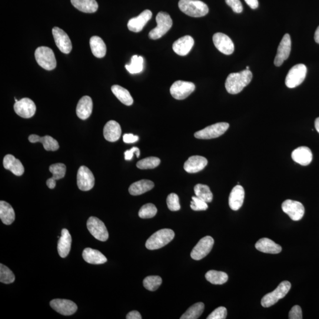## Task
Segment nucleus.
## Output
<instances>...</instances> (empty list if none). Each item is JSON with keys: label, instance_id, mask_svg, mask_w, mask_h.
Wrapping results in <instances>:
<instances>
[{"label": "nucleus", "instance_id": "8", "mask_svg": "<svg viewBox=\"0 0 319 319\" xmlns=\"http://www.w3.org/2000/svg\"><path fill=\"white\" fill-rule=\"evenodd\" d=\"M229 127V124L227 122H218L195 132V137L204 139L218 138L223 135Z\"/></svg>", "mask_w": 319, "mask_h": 319}, {"label": "nucleus", "instance_id": "12", "mask_svg": "<svg viewBox=\"0 0 319 319\" xmlns=\"http://www.w3.org/2000/svg\"><path fill=\"white\" fill-rule=\"evenodd\" d=\"M95 178L92 172L86 166L79 168L77 174V185L80 190L88 191L94 188Z\"/></svg>", "mask_w": 319, "mask_h": 319}, {"label": "nucleus", "instance_id": "27", "mask_svg": "<svg viewBox=\"0 0 319 319\" xmlns=\"http://www.w3.org/2000/svg\"><path fill=\"white\" fill-rule=\"evenodd\" d=\"M255 248L257 250L267 254H277L282 251L280 245L267 238H261L258 240L255 244Z\"/></svg>", "mask_w": 319, "mask_h": 319}, {"label": "nucleus", "instance_id": "39", "mask_svg": "<svg viewBox=\"0 0 319 319\" xmlns=\"http://www.w3.org/2000/svg\"><path fill=\"white\" fill-rule=\"evenodd\" d=\"M194 191L196 196L202 200L207 203L212 201L213 194L208 186L198 184L195 186Z\"/></svg>", "mask_w": 319, "mask_h": 319}, {"label": "nucleus", "instance_id": "3", "mask_svg": "<svg viewBox=\"0 0 319 319\" xmlns=\"http://www.w3.org/2000/svg\"><path fill=\"white\" fill-rule=\"evenodd\" d=\"M175 232L170 229H163L149 237L145 243V247L149 250H158L165 247L174 239Z\"/></svg>", "mask_w": 319, "mask_h": 319}, {"label": "nucleus", "instance_id": "5", "mask_svg": "<svg viewBox=\"0 0 319 319\" xmlns=\"http://www.w3.org/2000/svg\"><path fill=\"white\" fill-rule=\"evenodd\" d=\"M291 283L284 281L279 284L275 290L264 295L261 300V305L264 307H270L277 303L279 300L284 298L291 288Z\"/></svg>", "mask_w": 319, "mask_h": 319}, {"label": "nucleus", "instance_id": "4", "mask_svg": "<svg viewBox=\"0 0 319 319\" xmlns=\"http://www.w3.org/2000/svg\"><path fill=\"white\" fill-rule=\"evenodd\" d=\"M157 27L149 33V38L157 40L161 38L167 33L173 25V21L170 15L166 12H159L156 16Z\"/></svg>", "mask_w": 319, "mask_h": 319}, {"label": "nucleus", "instance_id": "20", "mask_svg": "<svg viewBox=\"0 0 319 319\" xmlns=\"http://www.w3.org/2000/svg\"><path fill=\"white\" fill-rule=\"evenodd\" d=\"M208 165V160L200 155L189 157L184 165V169L189 174H196L204 169Z\"/></svg>", "mask_w": 319, "mask_h": 319}, {"label": "nucleus", "instance_id": "52", "mask_svg": "<svg viewBox=\"0 0 319 319\" xmlns=\"http://www.w3.org/2000/svg\"><path fill=\"white\" fill-rule=\"evenodd\" d=\"M127 319H141L142 317L140 313L138 311H131L129 312L126 316Z\"/></svg>", "mask_w": 319, "mask_h": 319}, {"label": "nucleus", "instance_id": "34", "mask_svg": "<svg viewBox=\"0 0 319 319\" xmlns=\"http://www.w3.org/2000/svg\"><path fill=\"white\" fill-rule=\"evenodd\" d=\"M76 9L86 13H93L98 11V5L96 0H71Z\"/></svg>", "mask_w": 319, "mask_h": 319}, {"label": "nucleus", "instance_id": "47", "mask_svg": "<svg viewBox=\"0 0 319 319\" xmlns=\"http://www.w3.org/2000/svg\"><path fill=\"white\" fill-rule=\"evenodd\" d=\"M227 310L224 307H219L208 315L207 319H225L227 318Z\"/></svg>", "mask_w": 319, "mask_h": 319}, {"label": "nucleus", "instance_id": "17", "mask_svg": "<svg viewBox=\"0 0 319 319\" xmlns=\"http://www.w3.org/2000/svg\"><path fill=\"white\" fill-rule=\"evenodd\" d=\"M213 42L218 51L225 55H231L234 52L233 42L224 33H215L213 36Z\"/></svg>", "mask_w": 319, "mask_h": 319}, {"label": "nucleus", "instance_id": "13", "mask_svg": "<svg viewBox=\"0 0 319 319\" xmlns=\"http://www.w3.org/2000/svg\"><path fill=\"white\" fill-rule=\"evenodd\" d=\"M282 210L294 221L301 220L305 211L304 206L301 203L290 199L282 203Z\"/></svg>", "mask_w": 319, "mask_h": 319}, {"label": "nucleus", "instance_id": "26", "mask_svg": "<svg viewBox=\"0 0 319 319\" xmlns=\"http://www.w3.org/2000/svg\"><path fill=\"white\" fill-rule=\"evenodd\" d=\"M121 135L120 125L115 121H109L104 126V136L106 140L115 142L118 140Z\"/></svg>", "mask_w": 319, "mask_h": 319}, {"label": "nucleus", "instance_id": "46", "mask_svg": "<svg viewBox=\"0 0 319 319\" xmlns=\"http://www.w3.org/2000/svg\"><path fill=\"white\" fill-rule=\"evenodd\" d=\"M191 208L195 211H206L208 208L207 203L197 197H193Z\"/></svg>", "mask_w": 319, "mask_h": 319}, {"label": "nucleus", "instance_id": "48", "mask_svg": "<svg viewBox=\"0 0 319 319\" xmlns=\"http://www.w3.org/2000/svg\"><path fill=\"white\" fill-rule=\"evenodd\" d=\"M225 2L235 13H241L243 11L240 0H225Z\"/></svg>", "mask_w": 319, "mask_h": 319}, {"label": "nucleus", "instance_id": "24", "mask_svg": "<svg viewBox=\"0 0 319 319\" xmlns=\"http://www.w3.org/2000/svg\"><path fill=\"white\" fill-rule=\"evenodd\" d=\"M93 109V102L90 96H84L80 99L76 107V114L83 120L90 117Z\"/></svg>", "mask_w": 319, "mask_h": 319}, {"label": "nucleus", "instance_id": "6", "mask_svg": "<svg viewBox=\"0 0 319 319\" xmlns=\"http://www.w3.org/2000/svg\"><path fill=\"white\" fill-rule=\"evenodd\" d=\"M35 58L39 66L42 68L52 71L56 67V60L55 53L51 48L41 46L35 51Z\"/></svg>", "mask_w": 319, "mask_h": 319}, {"label": "nucleus", "instance_id": "31", "mask_svg": "<svg viewBox=\"0 0 319 319\" xmlns=\"http://www.w3.org/2000/svg\"><path fill=\"white\" fill-rule=\"evenodd\" d=\"M82 257L86 262L91 264H102L107 261V258L100 251L90 248L85 249Z\"/></svg>", "mask_w": 319, "mask_h": 319}, {"label": "nucleus", "instance_id": "11", "mask_svg": "<svg viewBox=\"0 0 319 319\" xmlns=\"http://www.w3.org/2000/svg\"><path fill=\"white\" fill-rule=\"evenodd\" d=\"M214 240L210 236L202 238L193 249L191 256L195 260H201L208 255L212 250Z\"/></svg>", "mask_w": 319, "mask_h": 319}, {"label": "nucleus", "instance_id": "36", "mask_svg": "<svg viewBox=\"0 0 319 319\" xmlns=\"http://www.w3.org/2000/svg\"><path fill=\"white\" fill-rule=\"evenodd\" d=\"M111 91L122 104L127 106H130L133 104L134 101L127 89L121 86L115 85L112 86Z\"/></svg>", "mask_w": 319, "mask_h": 319}, {"label": "nucleus", "instance_id": "43", "mask_svg": "<svg viewBox=\"0 0 319 319\" xmlns=\"http://www.w3.org/2000/svg\"><path fill=\"white\" fill-rule=\"evenodd\" d=\"M15 281V275L10 268L0 264V281L5 284H11Z\"/></svg>", "mask_w": 319, "mask_h": 319}, {"label": "nucleus", "instance_id": "33", "mask_svg": "<svg viewBox=\"0 0 319 319\" xmlns=\"http://www.w3.org/2000/svg\"><path fill=\"white\" fill-rule=\"evenodd\" d=\"M154 187L153 182L148 180H141L132 184L129 188V192L132 196H138L151 191Z\"/></svg>", "mask_w": 319, "mask_h": 319}, {"label": "nucleus", "instance_id": "56", "mask_svg": "<svg viewBox=\"0 0 319 319\" xmlns=\"http://www.w3.org/2000/svg\"><path fill=\"white\" fill-rule=\"evenodd\" d=\"M249 69H250V68H249V66H247V68H246V70H249Z\"/></svg>", "mask_w": 319, "mask_h": 319}, {"label": "nucleus", "instance_id": "19", "mask_svg": "<svg viewBox=\"0 0 319 319\" xmlns=\"http://www.w3.org/2000/svg\"><path fill=\"white\" fill-rule=\"evenodd\" d=\"M151 18V12L149 10H145L138 16L129 20L127 25L128 28L133 32H141Z\"/></svg>", "mask_w": 319, "mask_h": 319}, {"label": "nucleus", "instance_id": "15", "mask_svg": "<svg viewBox=\"0 0 319 319\" xmlns=\"http://www.w3.org/2000/svg\"><path fill=\"white\" fill-rule=\"evenodd\" d=\"M53 38L58 49L65 54H69L72 49V44L71 39L62 29L55 27L52 29Z\"/></svg>", "mask_w": 319, "mask_h": 319}, {"label": "nucleus", "instance_id": "35", "mask_svg": "<svg viewBox=\"0 0 319 319\" xmlns=\"http://www.w3.org/2000/svg\"><path fill=\"white\" fill-rule=\"evenodd\" d=\"M91 51L95 57L104 58L106 53V46L103 40L98 36H93L89 41Z\"/></svg>", "mask_w": 319, "mask_h": 319}, {"label": "nucleus", "instance_id": "10", "mask_svg": "<svg viewBox=\"0 0 319 319\" xmlns=\"http://www.w3.org/2000/svg\"><path fill=\"white\" fill-rule=\"evenodd\" d=\"M194 83L183 81H178L171 86L170 91L173 97L178 100H182L188 98L195 91Z\"/></svg>", "mask_w": 319, "mask_h": 319}, {"label": "nucleus", "instance_id": "37", "mask_svg": "<svg viewBox=\"0 0 319 319\" xmlns=\"http://www.w3.org/2000/svg\"><path fill=\"white\" fill-rule=\"evenodd\" d=\"M205 278L211 284L216 285L224 284L228 280L227 273L222 271L210 270L205 274Z\"/></svg>", "mask_w": 319, "mask_h": 319}, {"label": "nucleus", "instance_id": "53", "mask_svg": "<svg viewBox=\"0 0 319 319\" xmlns=\"http://www.w3.org/2000/svg\"><path fill=\"white\" fill-rule=\"evenodd\" d=\"M245 2L252 9H256L258 7V0H245Z\"/></svg>", "mask_w": 319, "mask_h": 319}, {"label": "nucleus", "instance_id": "44", "mask_svg": "<svg viewBox=\"0 0 319 319\" xmlns=\"http://www.w3.org/2000/svg\"><path fill=\"white\" fill-rule=\"evenodd\" d=\"M157 209L155 206L152 204H145L139 209L138 216L142 219H149L155 217L157 214Z\"/></svg>", "mask_w": 319, "mask_h": 319}, {"label": "nucleus", "instance_id": "29", "mask_svg": "<svg viewBox=\"0 0 319 319\" xmlns=\"http://www.w3.org/2000/svg\"><path fill=\"white\" fill-rule=\"evenodd\" d=\"M29 140L32 143L41 142L46 151H55L59 148L58 142L51 136L46 135L41 137L38 135L32 134L29 136Z\"/></svg>", "mask_w": 319, "mask_h": 319}, {"label": "nucleus", "instance_id": "50", "mask_svg": "<svg viewBox=\"0 0 319 319\" xmlns=\"http://www.w3.org/2000/svg\"><path fill=\"white\" fill-rule=\"evenodd\" d=\"M135 153L137 155V157L138 158L139 157V155H140V150L137 147H132L131 149H129V150L126 151L124 152L125 155V159L126 161H131V160L133 157V154Z\"/></svg>", "mask_w": 319, "mask_h": 319}, {"label": "nucleus", "instance_id": "28", "mask_svg": "<svg viewBox=\"0 0 319 319\" xmlns=\"http://www.w3.org/2000/svg\"><path fill=\"white\" fill-rule=\"evenodd\" d=\"M72 244V237L69 231L66 229H63L61 232V237L59 238L58 244V253L61 257H67L71 251Z\"/></svg>", "mask_w": 319, "mask_h": 319}, {"label": "nucleus", "instance_id": "42", "mask_svg": "<svg viewBox=\"0 0 319 319\" xmlns=\"http://www.w3.org/2000/svg\"><path fill=\"white\" fill-rule=\"evenodd\" d=\"M161 164V159L155 157H149L141 160L137 164V167L142 170L157 168Z\"/></svg>", "mask_w": 319, "mask_h": 319}, {"label": "nucleus", "instance_id": "49", "mask_svg": "<svg viewBox=\"0 0 319 319\" xmlns=\"http://www.w3.org/2000/svg\"><path fill=\"white\" fill-rule=\"evenodd\" d=\"M288 318L290 319H301L303 318L301 308L299 305H294L289 312Z\"/></svg>", "mask_w": 319, "mask_h": 319}, {"label": "nucleus", "instance_id": "23", "mask_svg": "<svg viewBox=\"0 0 319 319\" xmlns=\"http://www.w3.org/2000/svg\"><path fill=\"white\" fill-rule=\"evenodd\" d=\"M292 159L297 164L302 166H307L313 159L311 149L305 146L295 149L291 154Z\"/></svg>", "mask_w": 319, "mask_h": 319}, {"label": "nucleus", "instance_id": "38", "mask_svg": "<svg viewBox=\"0 0 319 319\" xmlns=\"http://www.w3.org/2000/svg\"><path fill=\"white\" fill-rule=\"evenodd\" d=\"M205 308V304L202 302L196 303L188 309L181 319H197L201 316Z\"/></svg>", "mask_w": 319, "mask_h": 319}, {"label": "nucleus", "instance_id": "18", "mask_svg": "<svg viewBox=\"0 0 319 319\" xmlns=\"http://www.w3.org/2000/svg\"><path fill=\"white\" fill-rule=\"evenodd\" d=\"M291 48V41L290 35L285 34L282 38L278 46L277 53L275 56L274 64L280 66L290 56Z\"/></svg>", "mask_w": 319, "mask_h": 319}, {"label": "nucleus", "instance_id": "40", "mask_svg": "<svg viewBox=\"0 0 319 319\" xmlns=\"http://www.w3.org/2000/svg\"><path fill=\"white\" fill-rule=\"evenodd\" d=\"M144 59L142 56H133L131 64L125 65L127 71L131 74H139L143 70Z\"/></svg>", "mask_w": 319, "mask_h": 319}, {"label": "nucleus", "instance_id": "14", "mask_svg": "<svg viewBox=\"0 0 319 319\" xmlns=\"http://www.w3.org/2000/svg\"><path fill=\"white\" fill-rule=\"evenodd\" d=\"M14 109L20 117L30 118L35 114L36 106L32 99L25 98L15 103Z\"/></svg>", "mask_w": 319, "mask_h": 319}, {"label": "nucleus", "instance_id": "45", "mask_svg": "<svg viewBox=\"0 0 319 319\" xmlns=\"http://www.w3.org/2000/svg\"><path fill=\"white\" fill-rule=\"evenodd\" d=\"M168 207L171 211H178L181 209L180 203L178 195L172 193L167 198Z\"/></svg>", "mask_w": 319, "mask_h": 319}, {"label": "nucleus", "instance_id": "7", "mask_svg": "<svg viewBox=\"0 0 319 319\" xmlns=\"http://www.w3.org/2000/svg\"><path fill=\"white\" fill-rule=\"evenodd\" d=\"M307 69L304 64H297L288 72L285 85L289 88H294L303 83L306 76Z\"/></svg>", "mask_w": 319, "mask_h": 319}, {"label": "nucleus", "instance_id": "54", "mask_svg": "<svg viewBox=\"0 0 319 319\" xmlns=\"http://www.w3.org/2000/svg\"><path fill=\"white\" fill-rule=\"evenodd\" d=\"M314 40L315 42L319 44V26L315 32Z\"/></svg>", "mask_w": 319, "mask_h": 319}, {"label": "nucleus", "instance_id": "1", "mask_svg": "<svg viewBox=\"0 0 319 319\" xmlns=\"http://www.w3.org/2000/svg\"><path fill=\"white\" fill-rule=\"evenodd\" d=\"M252 72L244 70L240 72L232 73L226 80L225 88L229 94H237L241 92L251 81Z\"/></svg>", "mask_w": 319, "mask_h": 319}, {"label": "nucleus", "instance_id": "2", "mask_svg": "<svg viewBox=\"0 0 319 319\" xmlns=\"http://www.w3.org/2000/svg\"><path fill=\"white\" fill-rule=\"evenodd\" d=\"M179 8L185 14L193 18H201L209 12L208 6L199 0H180Z\"/></svg>", "mask_w": 319, "mask_h": 319}, {"label": "nucleus", "instance_id": "51", "mask_svg": "<svg viewBox=\"0 0 319 319\" xmlns=\"http://www.w3.org/2000/svg\"><path fill=\"white\" fill-rule=\"evenodd\" d=\"M138 139V136L132 134H125L123 136V141L127 144L134 143V142H137Z\"/></svg>", "mask_w": 319, "mask_h": 319}, {"label": "nucleus", "instance_id": "25", "mask_svg": "<svg viewBox=\"0 0 319 319\" xmlns=\"http://www.w3.org/2000/svg\"><path fill=\"white\" fill-rule=\"evenodd\" d=\"M4 168L16 176H21L24 174L25 168L22 162L12 154L6 155L3 160Z\"/></svg>", "mask_w": 319, "mask_h": 319}, {"label": "nucleus", "instance_id": "32", "mask_svg": "<svg viewBox=\"0 0 319 319\" xmlns=\"http://www.w3.org/2000/svg\"><path fill=\"white\" fill-rule=\"evenodd\" d=\"M16 218L14 209L9 203L2 201L0 202V219L3 223L9 225L13 224Z\"/></svg>", "mask_w": 319, "mask_h": 319}, {"label": "nucleus", "instance_id": "21", "mask_svg": "<svg viewBox=\"0 0 319 319\" xmlns=\"http://www.w3.org/2000/svg\"><path fill=\"white\" fill-rule=\"evenodd\" d=\"M245 191L241 185H237L232 189L229 198V207L233 211H238L243 205Z\"/></svg>", "mask_w": 319, "mask_h": 319}, {"label": "nucleus", "instance_id": "30", "mask_svg": "<svg viewBox=\"0 0 319 319\" xmlns=\"http://www.w3.org/2000/svg\"><path fill=\"white\" fill-rule=\"evenodd\" d=\"M49 171L52 173L53 176L46 181V185L49 189H53L56 187V181L65 177L66 166L63 164H53L50 166Z\"/></svg>", "mask_w": 319, "mask_h": 319}, {"label": "nucleus", "instance_id": "9", "mask_svg": "<svg viewBox=\"0 0 319 319\" xmlns=\"http://www.w3.org/2000/svg\"><path fill=\"white\" fill-rule=\"evenodd\" d=\"M87 228L91 235L98 240L105 242L108 239L107 229L100 219L91 217L87 221Z\"/></svg>", "mask_w": 319, "mask_h": 319}, {"label": "nucleus", "instance_id": "41", "mask_svg": "<svg viewBox=\"0 0 319 319\" xmlns=\"http://www.w3.org/2000/svg\"><path fill=\"white\" fill-rule=\"evenodd\" d=\"M162 283V279L157 275H152L144 278L143 281L144 287L147 290L151 291L157 290Z\"/></svg>", "mask_w": 319, "mask_h": 319}, {"label": "nucleus", "instance_id": "55", "mask_svg": "<svg viewBox=\"0 0 319 319\" xmlns=\"http://www.w3.org/2000/svg\"><path fill=\"white\" fill-rule=\"evenodd\" d=\"M314 126L315 129H316L317 131L319 133V117L315 119Z\"/></svg>", "mask_w": 319, "mask_h": 319}, {"label": "nucleus", "instance_id": "16", "mask_svg": "<svg viewBox=\"0 0 319 319\" xmlns=\"http://www.w3.org/2000/svg\"><path fill=\"white\" fill-rule=\"evenodd\" d=\"M50 305L58 313L64 315H71L75 313L78 306L74 301L66 299H54L50 302Z\"/></svg>", "mask_w": 319, "mask_h": 319}, {"label": "nucleus", "instance_id": "22", "mask_svg": "<svg viewBox=\"0 0 319 319\" xmlns=\"http://www.w3.org/2000/svg\"><path fill=\"white\" fill-rule=\"evenodd\" d=\"M194 45V40L191 36H185L176 41L173 45L174 51L180 56H186Z\"/></svg>", "mask_w": 319, "mask_h": 319}]
</instances>
